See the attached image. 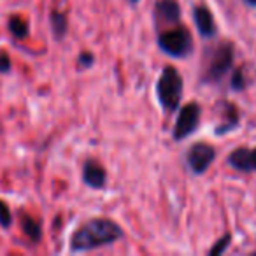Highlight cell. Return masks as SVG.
<instances>
[{"label":"cell","instance_id":"1","mask_svg":"<svg viewBox=\"0 0 256 256\" xmlns=\"http://www.w3.org/2000/svg\"><path fill=\"white\" fill-rule=\"evenodd\" d=\"M123 230L118 223L107 218H95L82 223L70 237V251L84 252L92 249H98L104 246H110L123 238Z\"/></svg>","mask_w":256,"mask_h":256},{"label":"cell","instance_id":"2","mask_svg":"<svg viewBox=\"0 0 256 256\" xmlns=\"http://www.w3.org/2000/svg\"><path fill=\"white\" fill-rule=\"evenodd\" d=\"M156 96L167 114H172L179 109L182 98V78L176 67H167L162 70L156 82Z\"/></svg>","mask_w":256,"mask_h":256},{"label":"cell","instance_id":"3","mask_svg":"<svg viewBox=\"0 0 256 256\" xmlns=\"http://www.w3.org/2000/svg\"><path fill=\"white\" fill-rule=\"evenodd\" d=\"M158 46L165 54L172 58H186L193 51V37L190 30L182 25L160 32L158 36Z\"/></svg>","mask_w":256,"mask_h":256},{"label":"cell","instance_id":"4","mask_svg":"<svg viewBox=\"0 0 256 256\" xmlns=\"http://www.w3.org/2000/svg\"><path fill=\"white\" fill-rule=\"evenodd\" d=\"M234 56H235L234 44L221 42L214 50L212 56H210V62L206 68V74H204V82H220L230 72L232 65H234Z\"/></svg>","mask_w":256,"mask_h":256},{"label":"cell","instance_id":"5","mask_svg":"<svg viewBox=\"0 0 256 256\" xmlns=\"http://www.w3.org/2000/svg\"><path fill=\"white\" fill-rule=\"evenodd\" d=\"M200 114H202V110H200V106L196 102H190L184 107H181L174 130H172L174 140L181 142V140L188 139L192 134L196 132V128L200 124Z\"/></svg>","mask_w":256,"mask_h":256},{"label":"cell","instance_id":"6","mask_svg":"<svg viewBox=\"0 0 256 256\" xmlns=\"http://www.w3.org/2000/svg\"><path fill=\"white\" fill-rule=\"evenodd\" d=\"M214 158H216V150L207 142L193 144L188 150V154H186L188 167L195 176H202L212 165Z\"/></svg>","mask_w":256,"mask_h":256},{"label":"cell","instance_id":"7","mask_svg":"<svg viewBox=\"0 0 256 256\" xmlns=\"http://www.w3.org/2000/svg\"><path fill=\"white\" fill-rule=\"evenodd\" d=\"M181 8L176 0H158L154 6V23L160 28L162 25H179Z\"/></svg>","mask_w":256,"mask_h":256},{"label":"cell","instance_id":"8","mask_svg":"<svg viewBox=\"0 0 256 256\" xmlns=\"http://www.w3.org/2000/svg\"><path fill=\"white\" fill-rule=\"evenodd\" d=\"M193 22L198 30L200 37L204 39H212L216 36V23H214V16L207 6L200 4L193 8Z\"/></svg>","mask_w":256,"mask_h":256},{"label":"cell","instance_id":"9","mask_svg":"<svg viewBox=\"0 0 256 256\" xmlns=\"http://www.w3.org/2000/svg\"><path fill=\"white\" fill-rule=\"evenodd\" d=\"M107 172L96 160H86L82 165V182L93 190H100L106 186Z\"/></svg>","mask_w":256,"mask_h":256},{"label":"cell","instance_id":"10","mask_svg":"<svg viewBox=\"0 0 256 256\" xmlns=\"http://www.w3.org/2000/svg\"><path fill=\"white\" fill-rule=\"evenodd\" d=\"M238 121H240V118H238L237 107L230 102H223V121L216 126L214 134H216V136H224V134L232 132L238 124Z\"/></svg>","mask_w":256,"mask_h":256},{"label":"cell","instance_id":"11","mask_svg":"<svg viewBox=\"0 0 256 256\" xmlns=\"http://www.w3.org/2000/svg\"><path fill=\"white\" fill-rule=\"evenodd\" d=\"M228 165L238 172H252L251 168V150L238 148L228 154Z\"/></svg>","mask_w":256,"mask_h":256},{"label":"cell","instance_id":"12","mask_svg":"<svg viewBox=\"0 0 256 256\" xmlns=\"http://www.w3.org/2000/svg\"><path fill=\"white\" fill-rule=\"evenodd\" d=\"M50 25H51V32H53V37L56 40H62L68 32V20L65 12L60 11H51L50 14Z\"/></svg>","mask_w":256,"mask_h":256},{"label":"cell","instance_id":"13","mask_svg":"<svg viewBox=\"0 0 256 256\" xmlns=\"http://www.w3.org/2000/svg\"><path fill=\"white\" fill-rule=\"evenodd\" d=\"M20 223H22V228L25 232V235L30 238L32 242H39L40 237H42V228H40V223L37 220H34L32 216L23 212L20 216Z\"/></svg>","mask_w":256,"mask_h":256},{"label":"cell","instance_id":"14","mask_svg":"<svg viewBox=\"0 0 256 256\" xmlns=\"http://www.w3.org/2000/svg\"><path fill=\"white\" fill-rule=\"evenodd\" d=\"M9 32H11V36L14 37V39L22 40V39H26L30 34V25L28 22H25V20H22L20 16H11L9 18Z\"/></svg>","mask_w":256,"mask_h":256},{"label":"cell","instance_id":"15","mask_svg":"<svg viewBox=\"0 0 256 256\" xmlns=\"http://www.w3.org/2000/svg\"><path fill=\"white\" fill-rule=\"evenodd\" d=\"M230 242H232V235H230V234H224L223 237H221L220 240H218L216 244H214L212 248L209 249V256L223 254V252L226 251L228 246H230Z\"/></svg>","mask_w":256,"mask_h":256},{"label":"cell","instance_id":"16","mask_svg":"<svg viewBox=\"0 0 256 256\" xmlns=\"http://www.w3.org/2000/svg\"><path fill=\"white\" fill-rule=\"evenodd\" d=\"M12 223V214L9 206L4 202V200H0V226L2 228H9Z\"/></svg>","mask_w":256,"mask_h":256},{"label":"cell","instance_id":"17","mask_svg":"<svg viewBox=\"0 0 256 256\" xmlns=\"http://www.w3.org/2000/svg\"><path fill=\"white\" fill-rule=\"evenodd\" d=\"M244 68L242 67H238V68H235V72L232 74V81H230V84H232V90H235V92H240V90H244L246 88V79H244Z\"/></svg>","mask_w":256,"mask_h":256},{"label":"cell","instance_id":"18","mask_svg":"<svg viewBox=\"0 0 256 256\" xmlns=\"http://www.w3.org/2000/svg\"><path fill=\"white\" fill-rule=\"evenodd\" d=\"M78 64H79V68H90L95 65V56H93V53H90V51H82L78 58Z\"/></svg>","mask_w":256,"mask_h":256},{"label":"cell","instance_id":"19","mask_svg":"<svg viewBox=\"0 0 256 256\" xmlns=\"http://www.w3.org/2000/svg\"><path fill=\"white\" fill-rule=\"evenodd\" d=\"M12 64H11V58L8 56V53H0V74H8L11 72Z\"/></svg>","mask_w":256,"mask_h":256},{"label":"cell","instance_id":"20","mask_svg":"<svg viewBox=\"0 0 256 256\" xmlns=\"http://www.w3.org/2000/svg\"><path fill=\"white\" fill-rule=\"evenodd\" d=\"M251 168L252 170H256V148L254 150H251Z\"/></svg>","mask_w":256,"mask_h":256},{"label":"cell","instance_id":"21","mask_svg":"<svg viewBox=\"0 0 256 256\" xmlns=\"http://www.w3.org/2000/svg\"><path fill=\"white\" fill-rule=\"evenodd\" d=\"M246 6H249V8H256V0H242Z\"/></svg>","mask_w":256,"mask_h":256},{"label":"cell","instance_id":"22","mask_svg":"<svg viewBox=\"0 0 256 256\" xmlns=\"http://www.w3.org/2000/svg\"><path fill=\"white\" fill-rule=\"evenodd\" d=\"M128 2H130V4H137V2H139V0H128Z\"/></svg>","mask_w":256,"mask_h":256}]
</instances>
